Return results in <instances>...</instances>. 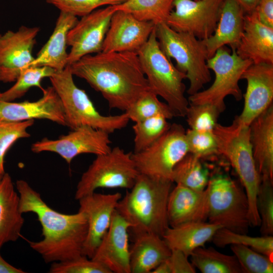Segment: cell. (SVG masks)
<instances>
[{
  "label": "cell",
  "instance_id": "obj_29",
  "mask_svg": "<svg viewBox=\"0 0 273 273\" xmlns=\"http://www.w3.org/2000/svg\"><path fill=\"white\" fill-rule=\"evenodd\" d=\"M190 257L194 267L202 273H243L234 255L222 253L211 247H198Z\"/></svg>",
  "mask_w": 273,
  "mask_h": 273
},
{
  "label": "cell",
  "instance_id": "obj_45",
  "mask_svg": "<svg viewBox=\"0 0 273 273\" xmlns=\"http://www.w3.org/2000/svg\"><path fill=\"white\" fill-rule=\"evenodd\" d=\"M246 14L252 13L258 6L260 0H235Z\"/></svg>",
  "mask_w": 273,
  "mask_h": 273
},
{
  "label": "cell",
  "instance_id": "obj_13",
  "mask_svg": "<svg viewBox=\"0 0 273 273\" xmlns=\"http://www.w3.org/2000/svg\"><path fill=\"white\" fill-rule=\"evenodd\" d=\"M109 133L89 126H82L57 140L44 138L31 145L35 153L51 152L58 154L67 163L82 154H93L96 156L109 152L112 149Z\"/></svg>",
  "mask_w": 273,
  "mask_h": 273
},
{
  "label": "cell",
  "instance_id": "obj_30",
  "mask_svg": "<svg viewBox=\"0 0 273 273\" xmlns=\"http://www.w3.org/2000/svg\"><path fill=\"white\" fill-rule=\"evenodd\" d=\"M201 160L188 153L174 166L172 181L195 191H204L210 177L208 169Z\"/></svg>",
  "mask_w": 273,
  "mask_h": 273
},
{
  "label": "cell",
  "instance_id": "obj_19",
  "mask_svg": "<svg viewBox=\"0 0 273 273\" xmlns=\"http://www.w3.org/2000/svg\"><path fill=\"white\" fill-rule=\"evenodd\" d=\"M129 229L130 224L115 210L110 227L92 259L111 273H130Z\"/></svg>",
  "mask_w": 273,
  "mask_h": 273
},
{
  "label": "cell",
  "instance_id": "obj_44",
  "mask_svg": "<svg viewBox=\"0 0 273 273\" xmlns=\"http://www.w3.org/2000/svg\"><path fill=\"white\" fill-rule=\"evenodd\" d=\"M254 12L262 23L273 28V0H260Z\"/></svg>",
  "mask_w": 273,
  "mask_h": 273
},
{
  "label": "cell",
  "instance_id": "obj_32",
  "mask_svg": "<svg viewBox=\"0 0 273 273\" xmlns=\"http://www.w3.org/2000/svg\"><path fill=\"white\" fill-rule=\"evenodd\" d=\"M211 240L216 246L220 248L229 245H242L270 258L272 257V235L252 237L247 234L237 233L221 228L216 231Z\"/></svg>",
  "mask_w": 273,
  "mask_h": 273
},
{
  "label": "cell",
  "instance_id": "obj_10",
  "mask_svg": "<svg viewBox=\"0 0 273 273\" xmlns=\"http://www.w3.org/2000/svg\"><path fill=\"white\" fill-rule=\"evenodd\" d=\"M224 47L217 50L207 61L208 68L215 74L214 82L207 89L190 95L188 99L189 104H210L222 113L225 109L226 97L232 96L237 101L242 99L243 95L239 81L244 72L253 62L239 57L236 49H232L231 54Z\"/></svg>",
  "mask_w": 273,
  "mask_h": 273
},
{
  "label": "cell",
  "instance_id": "obj_5",
  "mask_svg": "<svg viewBox=\"0 0 273 273\" xmlns=\"http://www.w3.org/2000/svg\"><path fill=\"white\" fill-rule=\"evenodd\" d=\"M136 53L150 90L166 101L174 117H185L189 105L183 82L187 76L161 50L155 26L147 42Z\"/></svg>",
  "mask_w": 273,
  "mask_h": 273
},
{
  "label": "cell",
  "instance_id": "obj_47",
  "mask_svg": "<svg viewBox=\"0 0 273 273\" xmlns=\"http://www.w3.org/2000/svg\"><path fill=\"white\" fill-rule=\"evenodd\" d=\"M4 174H2V173H1L0 172V181H1V179H2Z\"/></svg>",
  "mask_w": 273,
  "mask_h": 273
},
{
  "label": "cell",
  "instance_id": "obj_36",
  "mask_svg": "<svg viewBox=\"0 0 273 273\" xmlns=\"http://www.w3.org/2000/svg\"><path fill=\"white\" fill-rule=\"evenodd\" d=\"M230 248L243 273L273 272L272 258L242 245H231Z\"/></svg>",
  "mask_w": 273,
  "mask_h": 273
},
{
  "label": "cell",
  "instance_id": "obj_35",
  "mask_svg": "<svg viewBox=\"0 0 273 273\" xmlns=\"http://www.w3.org/2000/svg\"><path fill=\"white\" fill-rule=\"evenodd\" d=\"M167 120L162 116H157L135 122L132 126L134 152L144 150L160 138L170 127Z\"/></svg>",
  "mask_w": 273,
  "mask_h": 273
},
{
  "label": "cell",
  "instance_id": "obj_23",
  "mask_svg": "<svg viewBox=\"0 0 273 273\" xmlns=\"http://www.w3.org/2000/svg\"><path fill=\"white\" fill-rule=\"evenodd\" d=\"M250 141L256 169L261 179L273 181V105L250 124Z\"/></svg>",
  "mask_w": 273,
  "mask_h": 273
},
{
  "label": "cell",
  "instance_id": "obj_27",
  "mask_svg": "<svg viewBox=\"0 0 273 273\" xmlns=\"http://www.w3.org/2000/svg\"><path fill=\"white\" fill-rule=\"evenodd\" d=\"M171 249L163 238L152 233L134 236L130 248V273H150L167 258Z\"/></svg>",
  "mask_w": 273,
  "mask_h": 273
},
{
  "label": "cell",
  "instance_id": "obj_21",
  "mask_svg": "<svg viewBox=\"0 0 273 273\" xmlns=\"http://www.w3.org/2000/svg\"><path fill=\"white\" fill-rule=\"evenodd\" d=\"M208 211L206 189L198 191L176 184L171 190L167 204L169 226L174 227L191 222L206 221Z\"/></svg>",
  "mask_w": 273,
  "mask_h": 273
},
{
  "label": "cell",
  "instance_id": "obj_50",
  "mask_svg": "<svg viewBox=\"0 0 273 273\" xmlns=\"http://www.w3.org/2000/svg\"><path fill=\"white\" fill-rule=\"evenodd\" d=\"M47 1V0H46Z\"/></svg>",
  "mask_w": 273,
  "mask_h": 273
},
{
  "label": "cell",
  "instance_id": "obj_4",
  "mask_svg": "<svg viewBox=\"0 0 273 273\" xmlns=\"http://www.w3.org/2000/svg\"><path fill=\"white\" fill-rule=\"evenodd\" d=\"M213 133L217 141L218 154L230 162L245 190L250 225L258 226L260 219L256 202L261 178L253 156L249 126L242 124L235 118L229 125L217 123Z\"/></svg>",
  "mask_w": 273,
  "mask_h": 273
},
{
  "label": "cell",
  "instance_id": "obj_2",
  "mask_svg": "<svg viewBox=\"0 0 273 273\" xmlns=\"http://www.w3.org/2000/svg\"><path fill=\"white\" fill-rule=\"evenodd\" d=\"M22 213L35 214L42 228L43 239L28 241L30 247L47 263L64 261L82 255L87 233V222L83 213H60L51 208L39 193L23 179L16 181Z\"/></svg>",
  "mask_w": 273,
  "mask_h": 273
},
{
  "label": "cell",
  "instance_id": "obj_18",
  "mask_svg": "<svg viewBox=\"0 0 273 273\" xmlns=\"http://www.w3.org/2000/svg\"><path fill=\"white\" fill-rule=\"evenodd\" d=\"M155 26L153 22L141 21L129 13L116 11L111 18L102 52H137L147 42Z\"/></svg>",
  "mask_w": 273,
  "mask_h": 273
},
{
  "label": "cell",
  "instance_id": "obj_14",
  "mask_svg": "<svg viewBox=\"0 0 273 273\" xmlns=\"http://www.w3.org/2000/svg\"><path fill=\"white\" fill-rule=\"evenodd\" d=\"M116 11L115 5L108 6L98 9L78 20L67 35V44L71 47L68 65L86 55L102 51L111 18Z\"/></svg>",
  "mask_w": 273,
  "mask_h": 273
},
{
  "label": "cell",
  "instance_id": "obj_8",
  "mask_svg": "<svg viewBox=\"0 0 273 273\" xmlns=\"http://www.w3.org/2000/svg\"><path fill=\"white\" fill-rule=\"evenodd\" d=\"M208 193L209 222L240 234H247L250 224L248 198L242 187L224 174L210 178Z\"/></svg>",
  "mask_w": 273,
  "mask_h": 273
},
{
  "label": "cell",
  "instance_id": "obj_16",
  "mask_svg": "<svg viewBox=\"0 0 273 273\" xmlns=\"http://www.w3.org/2000/svg\"><path fill=\"white\" fill-rule=\"evenodd\" d=\"M121 194H101L95 192L78 200V211L86 216L87 233L82 255L92 259L111 224L112 218Z\"/></svg>",
  "mask_w": 273,
  "mask_h": 273
},
{
  "label": "cell",
  "instance_id": "obj_41",
  "mask_svg": "<svg viewBox=\"0 0 273 273\" xmlns=\"http://www.w3.org/2000/svg\"><path fill=\"white\" fill-rule=\"evenodd\" d=\"M49 271L50 273H111L101 263L84 255L53 262Z\"/></svg>",
  "mask_w": 273,
  "mask_h": 273
},
{
  "label": "cell",
  "instance_id": "obj_48",
  "mask_svg": "<svg viewBox=\"0 0 273 273\" xmlns=\"http://www.w3.org/2000/svg\"><path fill=\"white\" fill-rule=\"evenodd\" d=\"M194 1H198V0H194Z\"/></svg>",
  "mask_w": 273,
  "mask_h": 273
},
{
  "label": "cell",
  "instance_id": "obj_25",
  "mask_svg": "<svg viewBox=\"0 0 273 273\" xmlns=\"http://www.w3.org/2000/svg\"><path fill=\"white\" fill-rule=\"evenodd\" d=\"M78 20L77 17L60 11L53 33L29 67L47 66L56 71L63 70L68 65V33Z\"/></svg>",
  "mask_w": 273,
  "mask_h": 273
},
{
  "label": "cell",
  "instance_id": "obj_15",
  "mask_svg": "<svg viewBox=\"0 0 273 273\" xmlns=\"http://www.w3.org/2000/svg\"><path fill=\"white\" fill-rule=\"evenodd\" d=\"M40 28L21 26L0 36V81H15L34 60L32 50Z\"/></svg>",
  "mask_w": 273,
  "mask_h": 273
},
{
  "label": "cell",
  "instance_id": "obj_43",
  "mask_svg": "<svg viewBox=\"0 0 273 273\" xmlns=\"http://www.w3.org/2000/svg\"><path fill=\"white\" fill-rule=\"evenodd\" d=\"M169 273H194L196 269L187 257L182 252L171 250V253L165 260Z\"/></svg>",
  "mask_w": 273,
  "mask_h": 273
},
{
  "label": "cell",
  "instance_id": "obj_49",
  "mask_svg": "<svg viewBox=\"0 0 273 273\" xmlns=\"http://www.w3.org/2000/svg\"><path fill=\"white\" fill-rule=\"evenodd\" d=\"M0 36H1V34H0Z\"/></svg>",
  "mask_w": 273,
  "mask_h": 273
},
{
  "label": "cell",
  "instance_id": "obj_40",
  "mask_svg": "<svg viewBox=\"0 0 273 273\" xmlns=\"http://www.w3.org/2000/svg\"><path fill=\"white\" fill-rule=\"evenodd\" d=\"M186 138L190 153L201 159L218 154V145L213 131H201L188 129Z\"/></svg>",
  "mask_w": 273,
  "mask_h": 273
},
{
  "label": "cell",
  "instance_id": "obj_34",
  "mask_svg": "<svg viewBox=\"0 0 273 273\" xmlns=\"http://www.w3.org/2000/svg\"><path fill=\"white\" fill-rule=\"evenodd\" d=\"M125 112L129 120L135 123L157 116H162L167 119L174 117L168 105L160 101L150 90L140 97Z\"/></svg>",
  "mask_w": 273,
  "mask_h": 273
},
{
  "label": "cell",
  "instance_id": "obj_1",
  "mask_svg": "<svg viewBox=\"0 0 273 273\" xmlns=\"http://www.w3.org/2000/svg\"><path fill=\"white\" fill-rule=\"evenodd\" d=\"M69 66L73 75L84 79L102 94L110 109L125 112L150 90L136 52H101Z\"/></svg>",
  "mask_w": 273,
  "mask_h": 273
},
{
  "label": "cell",
  "instance_id": "obj_17",
  "mask_svg": "<svg viewBox=\"0 0 273 273\" xmlns=\"http://www.w3.org/2000/svg\"><path fill=\"white\" fill-rule=\"evenodd\" d=\"M247 85L244 106L235 118L242 124L250 126L252 122L271 104L273 100V64H252L243 73Z\"/></svg>",
  "mask_w": 273,
  "mask_h": 273
},
{
  "label": "cell",
  "instance_id": "obj_20",
  "mask_svg": "<svg viewBox=\"0 0 273 273\" xmlns=\"http://www.w3.org/2000/svg\"><path fill=\"white\" fill-rule=\"evenodd\" d=\"M0 119L13 122L47 119L66 126L61 101L52 86L44 88L42 96L35 101L14 102L0 99Z\"/></svg>",
  "mask_w": 273,
  "mask_h": 273
},
{
  "label": "cell",
  "instance_id": "obj_7",
  "mask_svg": "<svg viewBox=\"0 0 273 273\" xmlns=\"http://www.w3.org/2000/svg\"><path fill=\"white\" fill-rule=\"evenodd\" d=\"M155 31L161 50L169 59H174L176 67L186 74L190 82L188 94L199 92L211 79L204 40L190 33L176 31L165 22L156 25Z\"/></svg>",
  "mask_w": 273,
  "mask_h": 273
},
{
  "label": "cell",
  "instance_id": "obj_12",
  "mask_svg": "<svg viewBox=\"0 0 273 273\" xmlns=\"http://www.w3.org/2000/svg\"><path fill=\"white\" fill-rule=\"evenodd\" d=\"M224 0H173L166 24L177 32L209 37L217 26ZM173 9V8H172Z\"/></svg>",
  "mask_w": 273,
  "mask_h": 273
},
{
  "label": "cell",
  "instance_id": "obj_38",
  "mask_svg": "<svg viewBox=\"0 0 273 273\" xmlns=\"http://www.w3.org/2000/svg\"><path fill=\"white\" fill-rule=\"evenodd\" d=\"M257 208L262 236L273 235V181L261 179L257 197Z\"/></svg>",
  "mask_w": 273,
  "mask_h": 273
},
{
  "label": "cell",
  "instance_id": "obj_28",
  "mask_svg": "<svg viewBox=\"0 0 273 273\" xmlns=\"http://www.w3.org/2000/svg\"><path fill=\"white\" fill-rule=\"evenodd\" d=\"M221 225L210 222L198 221L169 226L162 238L171 250L182 252L189 257L195 249L204 247Z\"/></svg>",
  "mask_w": 273,
  "mask_h": 273
},
{
  "label": "cell",
  "instance_id": "obj_31",
  "mask_svg": "<svg viewBox=\"0 0 273 273\" xmlns=\"http://www.w3.org/2000/svg\"><path fill=\"white\" fill-rule=\"evenodd\" d=\"M173 0H127L115 5L116 11L130 14L137 19L153 22L155 25L165 22L172 9Z\"/></svg>",
  "mask_w": 273,
  "mask_h": 273
},
{
  "label": "cell",
  "instance_id": "obj_11",
  "mask_svg": "<svg viewBox=\"0 0 273 273\" xmlns=\"http://www.w3.org/2000/svg\"><path fill=\"white\" fill-rule=\"evenodd\" d=\"M189 153L186 130L173 123L157 141L144 150L132 153L140 173L172 181L175 165Z\"/></svg>",
  "mask_w": 273,
  "mask_h": 273
},
{
  "label": "cell",
  "instance_id": "obj_3",
  "mask_svg": "<svg viewBox=\"0 0 273 273\" xmlns=\"http://www.w3.org/2000/svg\"><path fill=\"white\" fill-rule=\"evenodd\" d=\"M173 182L139 173L116 211L129 224L134 236L152 233L162 237L169 227L167 204Z\"/></svg>",
  "mask_w": 273,
  "mask_h": 273
},
{
  "label": "cell",
  "instance_id": "obj_46",
  "mask_svg": "<svg viewBox=\"0 0 273 273\" xmlns=\"http://www.w3.org/2000/svg\"><path fill=\"white\" fill-rule=\"evenodd\" d=\"M25 271L18 268L7 262L0 255V273H25Z\"/></svg>",
  "mask_w": 273,
  "mask_h": 273
},
{
  "label": "cell",
  "instance_id": "obj_6",
  "mask_svg": "<svg viewBox=\"0 0 273 273\" xmlns=\"http://www.w3.org/2000/svg\"><path fill=\"white\" fill-rule=\"evenodd\" d=\"M73 76L70 66L67 65L50 77L61 101L67 126L73 130L89 126L109 134L126 127L129 119L125 112L116 115H102L85 90L75 84Z\"/></svg>",
  "mask_w": 273,
  "mask_h": 273
},
{
  "label": "cell",
  "instance_id": "obj_33",
  "mask_svg": "<svg viewBox=\"0 0 273 273\" xmlns=\"http://www.w3.org/2000/svg\"><path fill=\"white\" fill-rule=\"evenodd\" d=\"M56 71L47 66L29 67L22 71L15 83L4 92H0V99L13 101L23 97L31 87L36 86L42 91L41 81L46 77H50Z\"/></svg>",
  "mask_w": 273,
  "mask_h": 273
},
{
  "label": "cell",
  "instance_id": "obj_26",
  "mask_svg": "<svg viewBox=\"0 0 273 273\" xmlns=\"http://www.w3.org/2000/svg\"><path fill=\"white\" fill-rule=\"evenodd\" d=\"M20 208V197L10 174L5 173L0 181V249L21 236L24 219Z\"/></svg>",
  "mask_w": 273,
  "mask_h": 273
},
{
  "label": "cell",
  "instance_id": "obj_24",
  "mask_svg": "<svg viewBox=\"0 0 273 273\" xmlns=\"http://www.w3.org/2000/svg\"><path fill=\"white\" fill-rule=\"evenodd\" d=\"M245 14L235 0H224L214 32L203 39L209 58L226 44L236 48L244 31Z\"/></svg>",
  "mask_w": 273,
  "mask_h": 273
},
{
  "label": "cell",
  "instance_id": "obj_42",
  "mask_svg": "<svg viewBox=\"0 0 273 273\" xmlns=\"http://www.w3.org/2000/svg\"><path fill=\"white\" fill-rule=\"evenodd\" d=\"M127 0H47L60 11L82 17L104 6L121 4Z\"/></svg>",
  "mask_w": 273,
  "mask_h": 273
},
{
  "label": "cell",
  "instance_id": "obj_22",
  "mask_svg": "<svg viewBox=\"0 0 273 273\" xmlns=\"http://www.w3.org/2000/svg\"><path fill=\"white\" fill-rule=\"evenodd\" d=\"M236 51L253 64H273V28L262 23L254 11L245 14L244 31Z\"/></svg>",
  "mask_w": 273,
  "mask_h": 273
},
{
  "label": "cell",
  "instance_id": "obj_9",
  "mask_svg": "<svg viewBox=\"0 0 273 273\" xmlns=\"http://www.w3.org/2000/svg\"><path fill=\"white\" fill-rule=\"evenodd\" d=\"M131 152L115 147L104 154L97 155L78 181L75 199L95 192L98 188L130 190L139 174Z\"/></svg>",
  "mask_w": 273,
  "mask_h": 273
},
{
  "label": "cell",
  "instance_id": "obj_37",
  "mask_svg": "<svg viewBox=\"0 0 273 273\" xmlns=\"http://www.w3.org/2000/svg\"><path fill=\"white\" fill-rule=\"evenodd\" d=\"M35 120L20 122L0 119V172L5 174L4 158L8 150L18 140L30 136L27 129Z\"/></svg>",
  "mask_w": 273,
  "mask_h": 273
},
{
  "label": "cell",
  "instance_id": "obj_39",
  "mask_svg": "<svg viewBox=\"0 0 273 273\" xmlns=\"http://www.w3.org/2000/svg\"><path fill=\"white\" fill-rule=\"evenodd\" d=\"M220 113L217 107L210 104H189L185 117L190 129L213 131Z\"/></svg>",
  "mask_w": 273,
  "mask_h": 273
}]
</instances>
